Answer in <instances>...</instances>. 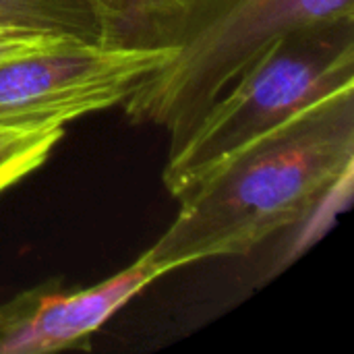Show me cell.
<instances>
[{
    "label": "cell",
    "mask_w": 354,
    "mask_h": 354,
    "mask_svg": "<svg viewBox=\"0 0 354 354\" xmlns=\"http://www.w3.org/2000/svg\"><path fill=\"white\" fill-rule=\"evenodd\" d=\"M112 44L160 48L176 46L193 0H100Z\"/></svg>",
    "instance_id": "52a82bcc"
},
{
    "label": "cell",
    "mask_w": 354,
    "mask_h": 354,
    "mask_svg": "<svg viewBox=\"0 0 354 354\" xmlns=\"http://www.w3.org/2000/svg\"><path fill=\"white\" fill-rule=\"evenodd\" d=\"M0 29H27L89 44H112L100 0H0Z\"/></svg>",
    "instance_id": "8992f818"
},
{
    "label": "cell",
    "mask_w": 354,
    "mask_h": 354,
    "mask_svg": "<svg viewBox=\"0 0 354 354\" xmlns=\"http://www.w3.org/2000/svg\"><path fill=\"white\" fill-rule=\"evenodd\" d=\"M174 272L147 249L112 278L64 290L50 284L0 303V354H48L89 348L91 336L151 282Z\"/></svg>",
    "instance_id": "5b68a950"
},
{
    "label": "cell",
    "mask_w": 354,
    "mask_h": 354,
    "mask_svg": "<svg viewBox=\"0 0 354 354\" xmlns=\"http://www.w3.org/2000/svg\"><path fill=\"white\" fill-rule=\"evenodd\" d=\"M354 164V85L301 110L183 195L149 249L174 272L195 261L247 255L299 224Z\"/></svg>",
    "instance_id": "6da1fadb"
},
{
    "label": "cell",
    "mask_w": 354,
    "mask_h": 354,
    "mask_svg": "<svg viewBox=\"0 0 354 354\" xmlns=\"http://www.w3.org/2000/svg\"><path fill=\"white\" fill-rule=\"evenodd\" d=\"M351 17L354 0H193L174 56L122 104L127 116L166 129L172 151L272 41Z\"/></svg>",
    "instance_id": "3957f363"
},
{
    "label": "cell",
    "mask_w": 354,
    "mask_h": 354,
    "mask_svg": "<svg viewBox=\"0 0 354 354\" xmlns=\"http://www.w3.org/2000/svg\"><path fill=\"white\" fill-rule=\"evenodd\" d=\"M354 85V17L272 41L209 106L164 166V187L187 195L249 143L301 110Z\"/></svg>",
    "instance_id": "7a4b0ae2"
},
{
    "label": "cell",
    "mask_w": 354,
    "mask_h": 354,
    "mask_svg": "<svg viewBox=\"0 0 354 354\" xmlns=\"http://www.w3.org/2000/svg\"><path fill=\"white\" fill-rule=\"evenodd\" d=\"M71 41H79V39L52 35V33H37L27 29H0V62L33 52L50 50L56 46H64Z\"/></svg>",
    "instance_id": "9c48e42d"
},
{
    "label": "cell",
    "mask_w": 354,
    "mask_h": 354,
    "mask_svg": "<svg viewBox=\"0 0 354 354\" xmlns=\"http://www.w3.org/2000/svg\"><path fill=\"white\" fill-rule=\"evenodd\" d=\"M176 46L71 41L0 62V127L52 129L124 104Z\"/></svg>",
    "instance_id": "277c9868"
},
{
    "label": "cell",
    "mask_w": 354,
    "mask_h": 354,
    "mask_svg": "<svg viewBox=\"0 0 354 354\" xmlns=\"http://www.w3.org/2000/svg\"><path fill=\"white\" fill-rule=\"evenodd\" d=\"M64 137V127L12 129L0 127V193L44 166Z\"/></svg>",
    "instance_id": "ba28073f"
}]
</instances>
